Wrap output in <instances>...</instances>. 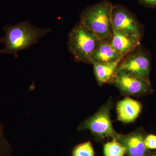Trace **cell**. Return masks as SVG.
Masks as SVG:
<instances>
[{
  "instance_id": "cell-1",
  "label": "cell",
  "mask_w": 156,
  "mask_h": 156,
  "mask_svg": "<svg viewBox=\"0 0 156 156\" xmlns=\"http://www.w3.org/2000/svg\"><path fill=\"white\" fill-rule=\"evenodd\" d=\"M3 30L5 35L0 38V44L5 47L0 50V54H13L16 58L20 51L29 49L52 31L50 28H38L28 21L6 25Z\"/></svg>"
},
{
  "instance_id": "cell-2",
  "label": "cell",
  "mask_w": 156,
  "mask_h": 156,
  "mask_svg": "<svg viewBox=\"0 0 156 156\" xmlns=\"http://www.w3.org/2000/svg\"><path fill=\"white\" fill-rule=\"evenodd\" d=\"M112 6L110 2L103 1L88 6L80 14V21L93 32L102 42H110L112 36Z\"/></svg>"
},
{
  "instance_id": "cell-3",
  "label": "cell",
  "mask_w": 156,
  "mask_h": 156,
  "mask_svg": "<svg viewBox=\"0 0 156 156\" xmlns=\"http://www.w3.org/2000/svg\"><path fill=\"white\" fill-rule=\"evenodd\" d=\"M101 43L93 32L80 21L69 33L68 49L76 62L91 64L92 55Z\"/></svg>"
},
{
  "instance_id": "cell-4",
  "label": "cell",
  "mask_w": 156,
  "mask_h": 156,
  "mask_svg": "<svg viewBox=\"0 0 156 156\" xmlns=\"http://www.w3.org/2000/svg\"><path fill=\"white\" fill-rule=\"evenodd\" d=\"M111 108L112 103L109 101L95 114L82 122L78 127V130L88 129L96 137L104 138L110 136L115 139L119 134L112 125L110 115Z\"/></svg>"
},
{
  "instance_id": "cell-5",
  "label": "cell",
  "mask_w": 156,
  "mask_h": 156,
  "mask_svg": "<svg viewBox=\"0 0 156 156\" xmlns=\"http://www.w3.org/2000/svg\"><path fill=\"white\" fill-rule=\"evenodd\" d=\"M112 82L124 95L140 96L153 92L149 80L136 77L124 70H116Z\"/></svg>"
},
{
  "instance_id": "cell-6",
  "label": "cell",
  "mask_w": 156,
  "mask_h": 156,
  "mask_svg": "<svg viewBox=\"0 0 156 156\" xmlns=\"http://www.w3.org/2000/svg\"><path fill=\"white\" fill-rule=\"evenodd\" d=\"M111 22L113 30L141 37V27L138 20L125 6L113 5Z\"/></svg>"
},
{
  "instance_id": "cell-7",
  "label": "cell",
  "mask_w": 156,
  "mask_h": 156,
  "mask_svg": "<svg viewBox=\"0 0 156 156\" xmlns=\"http://www.w3.org/2000/svg\"><path fill=\"white\" fill-rule=\"evenodd\" d=\"M151 67L149 53L141 49L120 63L116 70H124L136 77L149 80Z\"/></svg>"
},
{
  "instance_id": "cell-8",
  "label": "cell",
  "mask_w": 156,
  "mask_h": 156,
  "mask_svg": "<svg viewBox=\"0 0 156 156\" xmlns=\"http://www.w3.org/2000/svg\"><path fill=\"white\" fill-rule=\"evenodd\" d=\"M146 136L142 130H138L128 134H119L115 139L125 148L127 156H152L144 144Z\"/></svg>"
},
{
  "instance_id": "cell-9",
  "label": "cell",
  "mask_w": 156,
  "mask_h": 156,
  "mask_svg": "<svg viewBox=\"0 0 156 156\" xmlns=\"http://www.w3.org/2000/svg\"><path fill=\"white\" fill-rule=\"evenodd\" d=\"M141 38L134 35L113 30L110 43L118 53L124 56L139 45Z\"/></svg>"
},
{
  "instance_id": "cell-10",
  "label": "cell",
  "mask_w": 156,
  "mask_h": 156,
  "mask_svg": "<svg viewBox=\"0 0 156 156\" xmlns=\"http://www.w3.org/2000/svg\"><path fill=\"white\" fill-rule=\"evenodd\" d=\"M141 109L142 105L139 101L126 98L117 104L118 120L125 123L134 122L139 115Z\"/></svg>"
},
{
  "instance_id": "cell-11",
  "label": "cell",
  "mask_w": 156,
  "mask_h": 156,
  "mask_svg": "<svg viewBox=\"0 0 156 156\" xmlns=\"http://www.w3.org/2000/svg\"><path fill=\"white\" fill-rule=\"evenodd\" d=\"M123 58L110 62H97L93 64L94 73L98 83L101 85L112 81L117 68Z\"/></svg>"
},
{
  "instance_id": "cell-12",
  "label": "cell",
  "mask_w": 156,
  "mask_h": 156,
  "mask_svg": "<svg viewBox=\"0 0 156 156\" xmlns=\"http://www.w3.org/2000/svg\"><path fill=\"white\" fill-rule=\"evenodd\" d=\"M108 42H102L91 57V64L97 62H110L123 58Z\"/></svg>"
},
{
  "instance_id": "cell-13",
  "label": "cell",
  "mask_w": 156,
  "mask_h": 156,
  "mask_svg": "<svg viewBox=\"0 0 156 156\" xmlns=\"http://www.w3.org/2000/svg\"><path fill=\"white\" fill-rule=\"evenodd\" d=\"M104 153L105 156H124L126 150L120 143L113 139L105 145Z\"/></svg>"
},
{
  "instance_id": "cell-14",
  "label": "cell",
  "mask_w": 156,
  "mask_h": 156,
  "mask_svg": "<svg viewBox=\"0 0 156 156\" xmlns=\"http://www.w3.org/2000/svg\"><path fill=\"white\" fill-rule=\"evenodd\" d=\"M12 147L6 137L2 124L0 122V156H12Z\"/></svg>"
},
{
  "instance_id": "cell-15",
  "label": "cell",
  "mask_w": 156,
  "mask_h": 156,
  "mask_svg": "<svg viewBox=\"0 0 156 156\" xmlns=\"http://www.w3.org/2000/svg\"><path fill=\"white\" fill-rule=\"evenodd\" d=\"M72 156H95V151L90 141L83 143L75 147Z\"/></svg>"
},
{
  "instance_id": "cell-16",
  "label": "cell",
  "mask_w": 156,
  "mask_h": 156,
  "mask_svg": "<svg viewBox=\"0 0 156 156\" xmlns=\"http://www.w3.org/2000/svg\"><path fill=\"white\" fill-rule=\"evenodd\" d=\"M144 144L148 149H156V136L153 134L146 135L144 139Z\"/></svg>"
},
{
  "instance_id": "cell-17",
  "label": "cell",
  "mask_w": 156,
  "mask_h": 156,
  "mask_svg": "<svg viewBox=\"0 0 156 156\" xmlns=\"http://www.w3.org/2000/svg\"><path fill=\"white\" fill-rule=\"evenodd\" d=\"M142 5L147 7H156V0H138Z\"/></svg>"
},
{
  "instance_id": "cell-18",
  "label": "cell",
  "mask_w": 156,
  "mask_h": 156,
  "mask_svg": "<svg viewBox=\"0 0 156 156\" xmlns=\"http://www.w3.org/2000/svg\"><path fill=\"white\" fill-rule=\"evenodd\" d=\"M153 156H156V154H153Z\"/></svg>"
},
{
  "instance_id": "cell-19",
  "label": "cell",
  "mask_w": 156,
  "mask_h": 156,
  "mask_svg": "<svg viewBox=\"0 0 156 156\" xmlns=\"http://www.w3.org/2000/svg\"></svg>"
}]
</instances>
